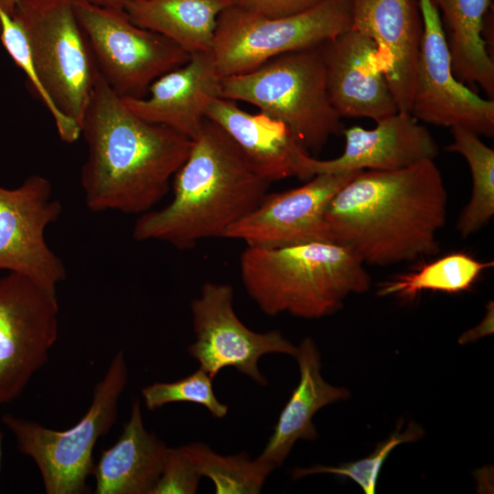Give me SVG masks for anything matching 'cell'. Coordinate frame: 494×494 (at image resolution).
<instances>
[{
	"label": "cell",
	"instance_id": "cell-1",
	"mask_svg": "<svg viewBox=\"0 0 494 494\" xmlns=\"http://www.w3.org/2000/svg\"><path fill=\"white\" fill-rule=\"evenodd\" d=\"M447 192L434 160L390 171L362 170L331 199L324 215L328 242L364 264L386 266L438 252Z\"/></svg>",
	"mask_w": 494,
	"mask_h": 494
},
{
	"label": "cell",
	"instance_id": "cell-2",
	"mask_svg": "<svg viewBox=\"0 0 494 494\" xmlns=\"http://www.w3.org/2000/svg\"><path fill=\"white\" fill-rule=\"evenodd\" d=\"M88 155L81 170L91 211L144 214L168 192L193 140L134 114L99 74L81 124Z\"/></svg>",
	"mask_w": 494,
	"mask_h": 494
},
{
	"label": "cell",
	"instance_id": "cell-3",
	"mask_svg": "<svg viewBox=\"0 0 494 494\" xmlns=\"http://www.w3.org/2000/svg\"><path fill=\"white\" fill-rule=\"evenodd\" d=\"M172 180V200L139 216L134 240L162 241L186 250L203 239L224 237L261 203L271 184L226 132L207 118Z\"/></svg>",
	"mask_w": 494,
	"mask_h": 494
},
{
	"label": "cell",
	"instance_id": "cell-4",
	"mask_svg": "<svg viewBox=\"0 0 494 494\" xmlns=\"http://www.w3.org/2000/svg\"><path fill=\"white\" fill-rule=\"evenodd\" d=\"M247 294L267 316L320 318L370 287L365 264L349 248L316 241L279 248L247 246L240 258Z\"/></svg>",
	"mask_w": 494,
	"mask_h": 494
},
{
	"label": "cell",
	"instance_id": "cell-5",
	"mask_svg": "<svg viewBox=\"0 0 494 494\" xmlns=\"http://www.w3.org/2000/svg\"><path fill=\"white\" fill-rule=\"evenodd\" d=\"M74 0H19L13 17L23 28L59 138L72 144L99 77Z\"/></svg>",
	"mask_w": 494,
	"mask_h": 494
},
{
	"label": "cell",
	"instance_id": "cell-6",
	"mask_svg": "<svg viewBox=\"0 0 494 494\" xmlns=\"http://www.w3.org/2000/svg\"><path fill=\"white\" fill-rule=\"evenodd\" d=\"M220 98L241 101L285 123L307 152L319 151L342 134L333 108L318 47L273 58L248 72L221 79Z\"/></svg>",
	"mask_w": 494,
	"mask_h": 494
},
{
	"label": "cell",
	"instance_id": "cell-7",
	"mask_svg": "<svg viewBox=\"0 0 494 494\" xmlns=\"http://www.w3.org/2000/svg\"><path fill=\"white\" fill-rule=\"evenodd\" d=\"M127 379V365L120 350L96 384L86 413L67 430H53L12 413L2 416L19 451L36 463L46 493L87 492V478L93 473L95 465L93 448L116 421L118 401Z\"/></svg>",
	"mask_w": 494,
	"mask_h": 494
},
{
	"label": "cell",
	"instance_id": "cell-8",
	"mask_svg": "<svg viewBox=\"0 0 494 494\" xmlns=\"http://www.w3.org/2000/svg\"><path fill=\"white\" fill-rule=\"evenodd\" d=\"M350 28L347 0H323L282 17H266L231 5L218 17L211 52L223 78L248 72L285 53L318 47Z\"/></svg>",
	"mask_w": 494,
	"mask_h": 494
},
{
	"label": "cell",
	"instance_id": "cell-9",
	"mask_svg": "<svg viewBox=\"0 0 494 494\" xmlns=\"http://www.w3.org/2000/svg\"><path fill=\"white\" fill-rule=\"evenodd\" d=\"M98 70L121 98H144L150 85L190 54L169 38L131 21L124 9L73 1Z\"/></svg>",
	"mask_w": 494,
	"mask_h": 494
},
{
	"label": "cell",
	"instance_id": "cell-10",
	"mask_svg": "<svg viewBox=\"0 0 494 494\" xmlns=\"http://www.w3.org/2000/svg\"><path fill=\"white\" fill-rule=\"evenodd\" d=\"M57 291L8 273L0 279V404L20 396L59 333Z\"/></svg>",
	"mask_w": 494,
	"mask_h": 494
},
{
	"label": "cell",
	"instance_id": "cell-11",
	"mask_svg": "<svg viewBox=\"0 0 494 494\" xmlns=\"http://www.w3.org/2000/svg\"><path fill=\"white\" fill-rule=\"evenodd\" d=\"M419 5L424 32L410 113L429 124L493 137L494 100L480 97L456 78L438 10L431 0Z\"/></svg>",
	"mask_w": 494,
	"mask_h": 494
},
{
	"label": "cell",
	"instance_id": "cell-12",
	"mask_svg": "<svg viewBox=\"0 0 494 494\" xmlns=\"http://www.w3.org/2000/svg\"><path fill=\"white\" fill-rule=\"evenodd\" d=\"M234 291L227 284L205 283L191 303L196 341L188 352L199 369L214 378L223 368H235L262 386L267 379L258 369L259 359L269 353L295 356L297 347L279 330L257 333L247 328L233 307Z\"/></svg>",
	"mask_w": 494,
	"mask_h": 494
},
{
	"label": "cell",
	"instance_id": "cell-13",
	"mask_svg": "<svg viewBox=\"0 0 494 494\" xmlns=\"http://www.w3.org/2000/svg\"><path fill=\"white\" fill-rule=\"evenodd\" d=\"M61 212V203L43 176L30 175L13 188L0 186V270L57 291L67 271L48 245L45 231Z\"/></svg>",
	"mask_w": 494,
	"mask_h": 494
},
{
	"label": "cell",
	"instance_id": "cell-14",
	"mask_svg": "<svg viewBox=\"0 0 494 494\" xmlns=\"http://www.w3.org/2000/svg\"><path fill=\"white\" fill-rule=\"evenodd\" d=\"M360 171L316 175L298 188L267 193L252 212L227 230L224 238L261 248L328 241L325 210L333 196Z\"/></svg>",
	"mask_w": 494,
	"mask_h": 494
},
{
	"label": "cell",
	"instance_id": "cell-15",
	"mask_svg": "<svg viewBox=\"0 0 494 494\" xmlns=\"http://www.w3.org/2000/svg\"><path fill=\"white\" fill-rule=\"evenodd\" d=\"M345 148L333 159L320 160L306 149L298 151L295 177L309 179L316 175L359 170L390 171L423 160H434L439 149L431 133L410 113L397 112L376 122L372 129H344Z\"/></svg>",
	"mask_w": 494,
	"mask_h": 494
},
{
	"label": "cell",
	"instance_id": "cell-16",
	"mask_svg": "<svg viewBox=\"0 0 494 494\" xmlns=\"http://www.w3.org/2000/svg\"><path fill=\"white\" fill-rule=\"evenodd\" d=\"M351 29L371 39L400 112L410 113L424 32L419 0H347Z\"/></svg>",
	"mask_w": 494,
	"mask_h": 494
},
{
	"label": "cell",
	"instance_id": "cell-17",
	"mask_svg": "<svg viewBox=\"0 0 494 494\" xmlns=\"http://www.w3.org/2000/svg\"><path fill=\"white\" fill-rule=\"evenodd\" d=\"M330 102L342 117L375 122L399 112L386 78L376 63L374 42L349 29L319 46Z\"/></svg>",
	"mask_w": 494,
	"mask_h": 494
},
{
	"label": "cell",
	"instance_id": "cell-18",
	"mask_svg": "<svg viewBox=\"0 0 494 494\" xmlns=\"http://www.w3.org/2000/svg\"><path fill=\"white\" fill-rule=\"evenodd\" d=\"M221 79L212 52H198L156 80L145 97L122 100L140 119L194 140L206 119L207 108L220 98Z\"/></svg>",
	"mask_w": 494,
	"mask_h": 494
},
{
	"label": "cell",
	"instance_id": "cell-19",
	"mask_svg": "<svg viewBox=\"0 0 494 494\" xmlns=\"http://www.w3.org/2000/svg\"><path fill=\"white\" fill-rule=\"evenodd\" d=\"M206 118L226 132L268 182L295 177L296 156L305 148L285 123L261 111L246 112L235 101L223 98L210 102Z\"/></svg>",
	"mask_w": 494,
	"mask_h": 494
},
{
	"label": "cell",
	"instance_id": "cell-20",
	"mask_svg": "<svg viewBox=\"0 0 494 494\" xmlns=\"http://www.w3.org/2000/svg\"><path fill=\"white\" fill-rule=\"evenodd\" d=\"M167 446L143 422L138 399L118 440L94 465L96 494H152L164 467Z\"/></svg>",
	"mask_w": 494,
	"mask_h": 494
},
{
	"label": "cell",
	"instance_id": "cell-21",
	"mask_svg": "<svg viewBox=\"0 0 494 494\" xmlns=\"http://www.w3.org/2000/svg\"><path fill=\"white\" fill-rule=\"evenodd\" d=\"M295 358L299 367V382L258 456L275 467L284 463L297 440H315L317 437L312 419L318 410L350 395L346 388L333 386L323 379L320 352L311 338L300 342Z\"/></svg>",
	"mask_w": 494,
	"mask_h": 494
},
{
	"label": "cell",
	"instance_id": "cell-22",
	"mask_svg": "<svg viewBox=\"0 0 494 494\" xmlns=\"http://www.w3.org/2000/svg\"><path fill=\"white\" fill-rule=\"evenodd\" d=\"M438 10L456 78L494 99V60L484 39L491 0H431Z\"/></svg>",
	"mask_w": 494,
	"mask_h": 494
},
{
	"label": "cell",
	"instance_id": "cell-23",
	"mask_svg": "<svg viewBox=\"0 0 494 494\" xmlns=\"http://www.w3.org/2000/svg\"><path fill=\"white\" fill-rule=\"evenodd\" d=\"M231 0H138L124 11L135 25L174 41L188 54L211 51L218 17Z\"/></svg>",
	"mask_w": 494,
	"mask_h": 494
},
{
	"label": "cell",
	"instance_id": "cell-24",
	"mask_svg": "<svg viewBox=\"0 0 494 494\" xmlns=\"http://www.w3.org/2000/svg\"><path fill=\"white\" fill-rule=\"evenodd\" d=\"M450 129L453 142L445 149L463 156L472 177L471 197L456 226L466 238L485 227L494 214V150L472 131L461 127Z\"/></svg>",
	"mask_w": 494,
	"mask_h": 494
},
{
	"label": "cell",
	"instance_id": "cell-25",
	"mask_svg": "<svg viewBox=\"0 0 494 494\" xmlns=\"http://www.w3.org/2000/svg\"><path fill=\"white\" fill-rule=\"evenodd\" d=\"M493 265L463 252H454L423 265L414 272L396 275L383 283L378 295L413 299L424 290L459 293L468 290L481 273Z\"/></svg>",
	"mask_w": 494,
	"mask_h": 494
},
{
	"label": "cell",
	"instance_id": "cell-26",
	"mask_svg": "<svg viewBox=\"0 0 494 494\" xmlns=\"http://www.w3.org/2000/svg\"><path fill=\"white\" fill-rule=\"evenodd\" d=\"M181 448L200 477L213 482L216 494L260 493L267 477L276 468L259 457L252 460L245 453L219 455L204 443L196 442Z\"/></svg>",
	"mask_w": 494,
	"mask_h": 494
},
{
	"label": "cell",
	"instance_id": "cell-27",
	"mask_svg": "<svg viewBox=\"0 0 494 494\" xmlns=\"http://www.w3.org/2000/svg\"><path fill=\"white\" fill-rule=\"evenodd\" d=\"M397 424L392 434L379 443L369 456L337 467L317 465L307 468H295L292 472L293 478L297 479L312 474H332L351 479L365 494H374L381 469L392 449L401 444L419 440L424 435L423 427L414 422L409 423L404 430H401V424Z\"/></svg>",
	"mask_w": 494,
	"mask_h": 494
},
{
	"label": "cell",
	"instance_id": "cell-28",
	"mask_svg": "<svg viewBox=\"0 0 494 494\" xmlns=\"http://www.w3.org/2000/svg\"><path fill=\"white\" fill-rule=\"evenodd\" d=\"M142 396L150 411L171 403H192L205 406L215 418H223L228 413V406L213 392L212 378L201 369L176 381L148 385L142 390Z\"/></svg>",
	"mask_w": 494,
	"mask_h": 494
},
{
	"label": "cell",
	"instance_id": "cell-29",
	"mask_svg": "<svg viewBox=\"0 0 494 494\" xmlns=\"http://www.w3.org/2000/svg\"><path fill=\"white\" fill-rule=\"evenodd\" d=\"M200 478L181 446L168 447L161 476L152 494H194Z\"/></svg>",
	"mask_w": 494,
	"mask_h": 494
},
{
	"label": "cell",
	"instance_id": "cell-30",
	"mask_svg": "<svg viewBox=\"0 0 494 494\" xmlns=\"http://www.w3.org/2000/svg\"><path fill=\"white\" fill-rule=\"evenodd\" d=\"M323 0H231L232 6L266 17H282L304 12Z\"/></svg>",
	"mask_w": 494,
	"mask_h": 494
},
{
	"label": "cell",
	"instance_id": "cell-31",
	"mask_svg": "<svg viewBox=\"0 0 494 494\" xmlns=\"http://www.w3.org/2000/svg\"><path fill=\"white\" fill-rule=\"evenodd\" d=\"M84 1L89 2L95 5L102 6V7L124 9L127 4H129L130 2L138 1V0H84Z\"/></svg>",
	"mask_w": 494,
	"mask_h": 494
},
{
	"label": "cell",
	"instance_id": "cell-32",
	"mask_svg": "<svg viewBox=\"0 0 494 494\" xmlns=\"http://www.w3.org/2000/svg\"><path fill=\"white\" fill-rule=\"evenodd\" d=\"M18 1L19 0H0V9L13 16Z\"/></svg>",
	"mask_w": 494,
	"mask_h": 494
},
{
	"label": "cell",
	"instance_id": "cell-33",
	"mask_svg": "<svg viewBox=\"0 0 494 494\" xmlns=\"http://www.w3.org/2000/svg\"><path fill=\"white\" fill-rule=\"evenodd\" d=\"M1 461H2V434L0 433V467H1Z\"/></svg>",
	"mask_w": 494,
	"mask_h": 494
}]
</instances>
